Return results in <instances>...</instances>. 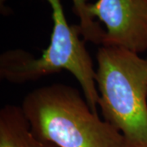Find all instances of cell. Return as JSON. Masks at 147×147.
I'll return each mask as SVG.
<instances>
[{
	"label": "cell",
	"instance_id": "1",
	"mask_svg": "<svg viewBox=\"0 0 147 147\" xmlns=\"http://www.w3.org/2000/svg\"><path fill=\"white\" fill-rule=\"evenodd\" d=\"M21 106L35 136L57 147H126L120 131L93 112L84 95L70 85L38 88Z\"/></svg>",
	"mask_w": 147,
	"mask_h": 147
},
{
	"label": "cell",
	"instance_id": "2",
	"mask_svg": "<svg viewBox=\"0 0 147 147\" xmlns=\"http://www.w3.org/2000/svg\"><path fill=\"white\" fill-rule=\"evenodd\" d=\"M96 84L103 119L122 133L126 147H147V57L100 45Z\"/></svg>",
	"mask_w": 147,
	"mask_h": 147
},
{
	"label": "cell",
	"instance_id": "3",
	"mask_svg": "<svg viewBox=\"0 0 147 147\" xmlns=\"http://www.w3.org/2000/svg\"><path fill=\"white\" fill-rule=\"evenodd\" d=\"M7 0H0L4 3ZM52 8L53 27L48 47L34 58L22 49L9 50L0 57V77L12 84L36 81L49 74L67 70L78 80L82 92L93 112L97 114L99 94L92 59L81 39L79 26H70L61 0H46Z\"/></svg>",
	"mask_w": 147,
	"mask_h": 147
},
{
	"label": "cell",
	"instance_id": "4",
	"mask_svg": "<svg viewBox=\"0 0 147 147\" xmlns=\"http://www.w3.org/2000/svg\"><path fill=\"white\" fill-rule=\"evenodd\" d=\"M88 13L105 26L101 45L147 51V0H97L89 3Z\"/></svg>",
	"mask_w": 147,
	"mask_h": 147
},
{
	"label": "cell",
	"instance_id": "5",
	"mask_svg": "<svg viewBox=\"0 0 147 147\" xmlns=\"http://www.w3.org/2000/svg\"><path fill=\"white\" fill-rule=\"evenodd\" d=\"M0 147H57L35 136L21 106L6 105L0 110Z\"/></svg>",
	"mask_w": 147,
	"mask_h": 147
},
{
	"label": "cell",
	"instance_id": "6",
	"mask_svg": "<svg viewBox=\"0 0 147 147\" xmlns=\"http://www.w3.org/2000/svg\"><path fill=\"white\" fill-rule=\"evenodd\" d=\"M74 14L79 18V27L82 32L83 39L100 46L105 34V29L100 26L89 16L88 0H72Z\"/></svg>",
	"mask_w": 147,
	"mask_h": 147
}]
</instances>
